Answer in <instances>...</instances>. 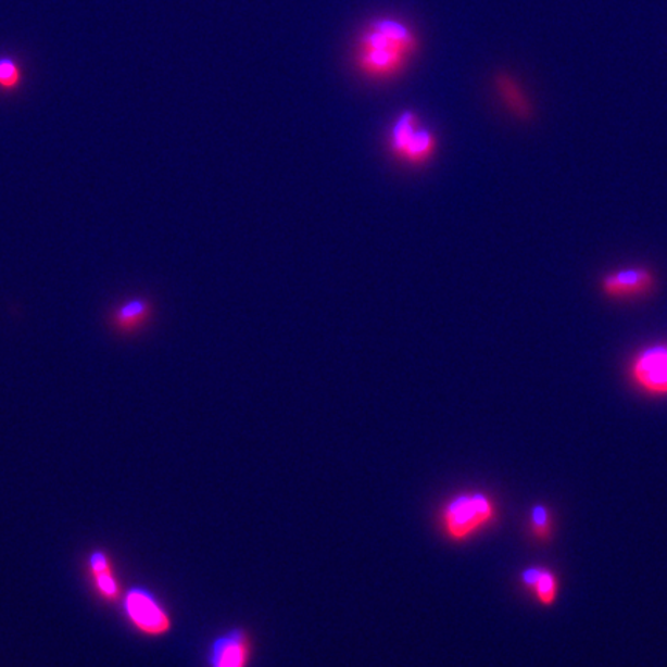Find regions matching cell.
I'll list each match as a JSON object with an SVG mask.
<instances>
[{
    "label": "cell",
    "mask_w": 667,
    "mask_h": 667,
    "mask_svg": "<svg viewBox=\"0 0 667 667\" xmlns=\"http://www.w3.org/2000/svg\"><path fill=\"white\" fill-rule=\"evenodd\" d=\"M416 50V36L402 22L374 21L358 40L357 65L372 78H391L405 68Z\"/></svg>",
    "instance_id": "obj_1"
},
{
    "label": "cell",
    "mask_w": 667,
    "mask_h": 667,
    "mask_svg": "<svg viewBox=\"0 0 667 667\" xmlns=\"http://www.w3.org/2000/svg\"><path fill=\"white\" fill-rule=\"evenodd\" d=\"M496 516L493 501L486 493H461L441 511V527L450 541L464 542L489 526Z\"/></svg>",
    "instance_id": "obj_2"
},
{
    "label": "cell",
    "mask_w": 667,
    "mask_h": 667,
    "mask_svg": "<svg viewBox=\"0 0 667 667\" xmlns=\"http://www.w3.org/2000/svg\"><path fill=\"white\" fill-rule=\"evenodd\" d=\"M123 615L128 625L141 635L149 638L166 637L174 628L171 612L160 596L144 586H134L121 599Z\"/></svg>",
    "instance_id": "obj_3"
},
{
    "label": "cell",
    "mask_w": 667,
    "mask_h": 667,
    "mask_svg": "<svg viewBox=\"0 0 667 667\" xmlns=\"http://www.w3.org/2000/svg\"><path fill=\"white\" fill-rule=\"evenodd\" d=\"M388 148L401 163L420 167L435 156L438 139L430 128L423 126L416 113L406 110L391 127Z\"/></svg>",
    "instance_id": "obj_4"
},
{
    "label": "cell",
    "mask_w": 667,
    "mask_h": 667,
    "mask_svg": "<svg viewBox=\"0 0 667 667\" xmlns=\"http://www.w3.org/2000/svg\"><path fill=\"white\" fill-rule=\"evenodd\" d=\"M630 379L644 393L667 395V343H652L638 351L629 366Z\"/></svg>",
    "instance_id": "obj_5"
},
{
    "label": "cell",
    "mask_w": 667,
    "mask_h": 667,
    "mask_svg": "<svg viewBox=\"0 0 667 667\" xmlns=\"http://www.w3.org/2000/svg\"><path fill=\"white\" fill-rule=\"evenodd\" d=\"M601 291L612 300H633L652 294L657 277L644 266L619 267L604 274L600 281Z\"/></svg>",
    "instance_id": "obj_6"
},
{
    "label": "cell",
    "mask_w": 667,
    "mask_h": 667,
    "mask_svg": "<svg viewBox=\"0 0 667 667\" xmlns=\"http://www.w3.org/2000/svg\"><path fill=\"white\" fill-rule=\"evenodd\" d=\"M251 658L252 640L244 629L227 630L209 644L207 667H249Z\"/></svg>",
    "instance_id": "obj_7"
},
{
    "label": "cell",
    "mask_w": 667,
    "mask_h": 667,
    "mask_svg": "<svg viewBox=\"0 0 667 667\" xmlns=\"http://www.w3.org/2000/svg\"><path fill=\"white\" fill-rule=\"evenodd\" d=\"M87 569H89L91 584H93L99 599L105 601V603H116V601L123 599L124 592H121L113 561L105 550L97 549L89 553Z\"/></svg>",
    "instance_id": "obj_8"
},
{
    "label": "cell",
    "mask_w": 667,
    "mask_h": 667,
    "mask_svg": "<svg viewBox=\"0 0 667 667\" xmlns=\"http://www.w3.org/2000/svg\"><path fill=\"white\" fill-rule=\"evenodd\" d=\"M152 315L153 304L150 303V300L137 297V299L121 303L113 310L110 315V325L116 332L130 336V334L141 331L152 320Z\"/></svg>",
    "instance_id": "obj_9"
},
{
    "label": "cell",
    "mask_w": 667,
    "mask_h": 667,
    "mask_svg": "<svg viewBox=\"0 0 667 667\" xmlns=\"http://www.w3.org/2000/svg\"><path fill=\"white\" fill-rule=\"evenodd\" d=\"M523 584L533 592L544 606H552L558 599V579L552 571L542 569V567H529L524 570Z\"/></svg>",
    "instance_id": "obj_10"
},
{
    "label": "cell",
    "mask_w": 667,
    "mask_h": 667,
    "mask_svg": "<svg viewBox=\"0 0 667 667\" xmlns=\"http://www.w3.org/2000/svg\"><path fill=\"white\" fill-rule=\"evenodd\" d=\"M498 90H500L502 101L507 104L512 113H515L520 119L530 118L533 108H531L529 99H527L526 93H524V90L520 89L515 79L511 78V76H500V79H498Z\"/></svg>",
    "instance_id": "obj_11"
},
{
    "label": "cell",
    "mask_w": 667,
    "mask_h": 667,
    "mask_svg": "<svg viewBox=\"0 0 667 667\" xmlns=\"http://www.w3.org/2000/svg\"><path fill=\"white\" fill-rule=\"evenodd\" d=\"M530 526L538 540H548L552 531V519L545 505H534L530 512Z\"/></svg>",
    "instance_id": "obj_12"
},
{
    "label": "cell",
    "mask_w": 667,
    "mask_h": 667,
    "mask_svg": "<svg viewBox=\"0 0 667 667\" xmlns=\"http://www.w3.org/2000/svg\"><path fill=\"white\" fill-rule=\"evenodd\" d=\"M17 80H20V73H17L14 64L5 61L0 62V86L10 89V87L16 86Z\"/></svg>",
    "instance_id": "obj_13"
}]
</instances>
